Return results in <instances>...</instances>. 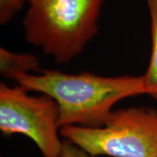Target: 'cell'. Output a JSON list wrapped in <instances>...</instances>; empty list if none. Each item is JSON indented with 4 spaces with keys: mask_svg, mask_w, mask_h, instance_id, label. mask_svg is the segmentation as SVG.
I'll return each instance as SVG.
<instances>
[{
    "mask_svg": "<svg viewBox=\"0 0 157 157\" xmlns=\"http://www.w3.org/2000/svg\"><path fill=\"white\" fill-rule=\"evenodd\" d=\"M14 80L29 92L46 94L56 101L60 128L101 127L119 101L145 94L141 75L102 76L89 72L42 70L20 75Z\"/></svg>",
    "mask_w": 157,
    "mask_h": 157,
    "instance_id": "1",
    "label": "cell"
},
{
    "mask_svg": "<svg viewBox=\"0 0 157 157\" xmlns=\"http://www.w3.org/2000/svg\"><path fill=\"white\" fill-rule=\"evenodd\" d=\"M103 2L43 0L32 4L23 20L25 39L57 63H68L95 37Z\"/></svg>",
    "mask_w": 157,
    "mask_h": 157,
    "instance_id": "2",
    "label": "cell"
},
{
    "mask_svg": "<svg viewBox=\"0 0 157 157\" xmlns=\"http://www.w3.org/2000/svg\"><path fill=\"white\" fill-rule=\"evenodd\" d=\"M60 135L94 156L157 157V109H116L101 127L65 126Z\"/></svg>",
    "mask_w": 157,
    "mask_h": 157,
    "instance_id": "3",
    "label": "cell"
},
{
    "mask_svg": "<svg viewBox=\"0 0 157 157\" xmlns=\"http://www.w3.org/2000/svg\"><path fill=\"white\" fill-rule=\"evenodd\" d=\"M0 131L5 135L26 136L43 157H59L61 151L56 101L46 94L31 95L19 85L0 84Z\"/></svg>",
    "mask_w": 157,
    "mask_h": 157,
    "instance_id": "4",
    "label": "cell"
},
{
    "mask_svg": "<svg viewBox=\"0 0 157 157\" xmlns=\"http://www.w3.org/2000/svg\"><path fill=\"white\" fill-rule=\"evenodd\" d=\"M39 72L40 62L35 55L0 47V73L4 78L14 80L20 75Z\"/></svg>",
    "mask_w": 157,
    "mask_h": 157,
    "instance_id": "5",
    "label": "cell"
},
{
    "mask_svg": "<svg viewBox=\"0 0 157 157\" xmlns=\"http://www.w3.org/2000/svg\"><path fill=\"white\" fill-rule=\"evenodd\" d=\"M150 17L151 54L146 72L141 75L145 94L157 100V0H147Z\"/></svg>",
    "mask_w": 157,
    "mask_h": 157,
    "instance_id": "6",
    "label": "cell"
},
{
    "mask_svg": "<svg viewBox=\"0 0 157 157\" xmlns=\"http://www.w3.org/2000/svg\"><path fill=\"white\" fill-rule=\"evenodd\" d=\"M28 0H0V25H4L15 16Z\"/></svg>",
    "mask_w": 157,
    "mask_h": 157,
    "instance_id": "7",
    "label": "cell"
},
{
    "mask_svg": "<svg viewBox=\"0 0 157 157\" xmlns=\"http://www.w3.org/2000/svg\"><path fill=\"white\" fill-rule=\"evenodd\" d=\"M59 157H96L92 155L91 154L85 151L81 147H79L74 143L65 140L63 141L61 151Z\"/></svg>",
    "mask_w": 157,
    "mask_h": 157,
    "instance_id": "8",
    "label": "cell"
},
{
    "mask_svg": "<svg viewBox=\"0 0 157 157\" xmlns=\"http://www.w3.org/2000/svg\"><path fill=\"white\" fill-rule=\"evenodd\" d=\"M40 1H43V0H28L29 5H32V4H35V3H38Z\"/></svg>",
    "mask_w": 157,
    "mask_h": 157,
    "instance_id": "9",
    "label": "cell"
}]
</instances>
